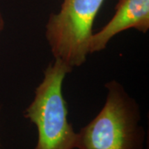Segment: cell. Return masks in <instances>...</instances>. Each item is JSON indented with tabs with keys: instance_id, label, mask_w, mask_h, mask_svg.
Segmentation results:
<instances>
[{
	"instance_id": "1",
	"label": "cell",
	"mask_w": 149,
	"mask_h": 149,
	"mask_svg": "<svg viewBox=\"0 0 149 149\" xmlns=\"http://www.w3.org/2000/svg\"><path fill=\"white\" fill-rule=\"evenodd\" d=\"M105 87V103L77 133L76 149H143L146 132L139 104L116 80Z\"/></svg>"
},
{
	"instance_id": "2",
	"label": "cell",
	"mask_w": 149,
	"mask_h": 149,
	"mask_svg": "<svg viewBox=\"0 0 149 149\" xmlns=\"http://www.w3.org/2000/svg\"><path fill=\"white\" fill-rule=\"evenodd\" d=\"M71 70L54 60L44 70L32 103L23 115L37 129L35 149H76L78 134L68 121V108L62 93L66 74Z\"/></svg>"
},
{
	"instance_id": "3",
	"label": "cell",
	"mask_w": 149,
	"mask_h": 149,
	"mask_svg": "<svg viewBox=\"0 0 149 149\" xmlns=\"http://www.w3.org/2000/svg\"><path fill=\"white\" fill-rule=\"evenodd\" d=\"M104 0H63L46 24L45 37L54 60L71 71L85 63L94 22Z\"/></svg>"
},
{
	"instance_id": "4",
	"label": "cell",
	"mask_w": 149,
	"mask_h": 149,
	"mask_svg": "<svg viewBox=\"0 0 149 149\" xmlns=\"http://www.w3.org/2000/svg\"><path fill=\"white\" fill-rule=\"evenodd\" d=\"M131 28L148 32L149 0H118L113 17L100 31L91 36L90 54L103 51L113 37Z\"/></svg>"
},
{
	"instance_id": "5",
	"label": "cell",
	"mask_w": 149,
	"mask_h": 149,
	"mask_svg": "<svg viewBox=\"0 0 149 149\" xmlns=\"http://www.w3.org/2000/svg\"><path fill=\"white\" fill-rule=\"evenodd\" d=\"M4 19H3V14L0 11V37H1V33L3 32V28H4Z\"/></svg>"
},
{
	"instance_id": "6",
	"label": "cell",
	"mask_w": 149,
	"mask_h": 149,
	"mask_svg": "<svg viewBox=\"0 0 149 149\" xmlns=\"http://www.w3.org/2000/svg\"><path fill=\"white\" fill-rule=\"evenodd\" d=\"M1 104H0V112H1ZM0 149H2V146H1V141H0Z\"/></svg>"
}]
</instances>
